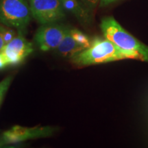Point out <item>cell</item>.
Masks as SVG:
<instances>
[{
  "label": "cell",
  "mask_w": 148,
  "mask_h": 148,
  "mask_svg": "<svg viewBox=\"0 0 148 148\" xmlns=\"http://www.w3.org/2000/svg\"><path fill=\"white\" fill-rule=\"evenodd\" d=\"M65 11L69 12L81 23L88 25L91 21V12L79 0H61Z\"/></svg>",
  "instance_id": "obj_8"
},
{
  "label": "cell",
  "mask_w": 148,
  "mask_h": 148,
  "mask_svg": "<svg viewBox=\"0 0 148 148\" xmlns=\"http://www.w3.org/2000/svg\"><path fill=\"white\" fill-rule=\"evenodd\" d=\"M75 65L83 66L113 62L123 59H137L136 53L124 50L106 39L95 37L91 40V45L71 58Z\"/></svg>",
  "instance_id": "obj_1"
},
{
  "label": "cell",
  "mask_w": 148,
  "mask_h": 148,
  "mask_svg": "<svg viewBox=\"0 0 148 148\" xmlns=\"http://www.w3.org/2000/svg\"><path fill=\"white\" fill-rule=\"evenodd\" d=\"M15 36H16V34L14 29L9 28V27H6V29H5V33H4V36H3L5 45H6L7 43H8L10 40L13 39Z\"/></svg>",
  "instance_id": "obj_12"
},
{
  "label": "cell",
  "mask_w": 148,
  "mask_h": 148,
  "mask_svg": "<svg viewBox=\"0 0 148 148\" xmlns=\"http://www.w3.org/2000/svg\"><path fill=\"white\" fill-rule=\"evenodd\" d=\"M54 129L51 127H25L14 125L3 132L1 141L3 145L21 143L29 139L44 138L52 135Z\"/></svg>",
  "instance_id": "obj_6"
},
{
  "label": "cell",
  "mask_w": 148,
  "mask_h": 148,
  "mask_svg": "<svg viewBox=\"0 0 148 148\" xmlns=\"http://www.w3.org/2000/svg\"><path fill=\"white\" fill-rule=\"evenodd\" d=\"M100 27L104 38L121 49L137 54L140 60L148 62V46L127 32L114 18L107 16L102 18Z\"/></svg>",
  "instance_id": "obj_2"
},
{
  "label": "cell",
  "mask_w": 148,
  "mask_h": 148,
  "mask_svg": "<svg viewBox=\"0 0 148 148\" xmlns=\"http://www.w3.org/2000/svg\"><path fill=\"white\" fill-rule=\"evenodd\" d=\"M57 49H58V53L63 57L71 58L77 53L84 50V49L75 41L73 36H71L70 29H69Z\"/></svg>",
  "instance_id": "obj_9"
},
{
  "label": "cell",
  "mask_w": 148,
  "mask_h": 148,
  "mask_svg": "<svg viewBox=\"0 0 148 148\" xmlns=\"http://www.w3.org/2000/svg\"><path fill=\"white\" fill-rule=\"evenodd\" d=\"M34 51L32 44L25 38L23 34L18 32L16 36L1 49L8 66H15L23 62Z\"/></svg>",
  "instance_id": "obj_7"
},
{
  "label": "cell",
  "mask_w": 148,
  "mask_h": 148,
  "mask_svg": "<svg viewBox=\"0 0 148 148\" xmlns=\"http://www.w3.org/2000/svg\"><path fill=\"white\" fill-rule=\"evenodd\" d=\"M114 0H100V6H105V5H108L109 3L113 2Z\"/></svg>",
  "instance_id": "obj_16"
},
{
  "label": "cell",
  "mask_w": 148,
  "mask_h": 148,
  "mask_svg": "<svg viewBox=\"0 0 148 148\" xmlns=\"http://www.w3.org/2000/svg\"><path fill=\"white\" fill-rule=\"evenodd\" d=\"M12 76H8L0 82V92H6L8 90L11 82H12Z\"/></svg>",
  "instance_id": "obj_13"
},
{
  "label": "cell",
  "mask_w": 148,
  "mask_h": 148,
  "mask_svg": "<svg viewBox=\"0 0 148 148\" xmlns=\"http://www.w3.org/2000/svg\"><path fill=\"white\" fill-rule=\"evenodd\" d=\"M1 145H3V144H2V143H1V140H0V146H1Z\"/></svg>",
  "instance_id": "obj_18"
},
{
  "label": "cell",
  "mask_w": 148,
  "mask_h": 148,
  "mask_svg": "<svg viewBox=\"0 0 148 148\" xmlns=\"http://www.w3.org/2000/svg\"><path fill=\"white\" fill-rule=\"evenodd\" d=\"M8 64H7L6 60L3 56V55L0 52V70L4 69L6 66H8Z\"/></svg>",
  "instance_id": "obj_15"
},
{
  "label": "cell",
  "mask_w": 148,
  "mask_h": 148,
  "mask_svg": "<svg viewBox=\"0 0 148 148\" xmlns=\"http://www.w3.org/2000/svg\"><path fill=\"white\" fill-rule=\"evenodd\" d=\"M32 16L41 25L52 23L65 18L61 0H29Z\"/></svg>",
  "instance_id": "obj_4"
},
{
  "label": "cell",
  "mask_w": 148,
  "mask_h": 148,
  "mask_svg": "<svg viewBox=\"0 0 148 148\" xmlns=\"http://www.w3.org/2000/svg\"><path fill=\"white\" fill-rule=\"evenodd\" d=\"M81 1L92 13V11L97 7L98 3L100 2V0H81Z\"/></svg>",
  "instance_id": "obj_11"
},
{
  "label": "cell",
  "mask_w": 148,
  "mask_h": 148,
  "mask_svg": "<svg viewBox=\"0 0 148 148\" xmlns=\"http://www.w3.org/2000/svg\"><path fill=\"white\" fill-rule=\"evenodd\" d=\"M32 14L29 0H0V23L25 34Z\"/></svg>",
  "instance_id": "obj_3"
},
{
  "label": "cell",
  "mask_w": 148,
  "mask_h": 148,
  "mask_svg": "<svg viewBox=\"0 0 148 148\" xmlns=\"http://www.w3.org/2000/svg\"><path fill=\"white\" fill-rule=\"evenodd\" d=\"M71 36L75 39L77 43L79 44L82 47H84V49L89 47L91 45V40L89 39V38L86 36V34L81 32L80 30L77 29H70Z\"/></svg>",
  "instance_id": "obj_10"
},
{
  "label": "cell",
  "mask_w": 148,
  "mask_h": 148,
  "mask_svg": "<svg viewBox=\"0 0 148 148\" xmlns=\"http://www.w3.org/2000/svg\"><path fill=\"white\" fill-rule=\"evenodd\" d=\"M6 27L3 26V24L2 25L0 24V52H1L2 48L4 47V45H5L3 36H4V33H5V29H6Z\"/></svg>",
  "instance_id": "obj_14"
},
{
  "label": "cell",
  "mask_w": 148,
  "mask_h": 148,
  "mask_svg": "<svg viewBox=\"0 0 148 148\" xmlns=\"http://www.w3.org/2000/svg\"><path fill=\"white\" fill-rule=\"evenodd\" d=\"M69 28L55 23L43 24L35 34L34 39L40 51H48L57 49Z\"/></svg>",
  "instance_id": "obj_5"
},
{
  "label": "cell",
  "mask_w": 148,
  "mask_h": 148,
  "mask_svg": "<svg viewBox=\"0 0 148 148\" xmlns=\"http://www.w3.org/2000/svg\"><path fill=\"white\" fill-rule=\"evenodd\" d=\"M114 1H116V0H114Z\"/></svg>",
  "instance_id": "obj_19"
},
{
  "label": "cell",
  "mask_w": 148,
  "mask_h": 148,
  "mask_svg": "<svg viewBox=\"0 0 148 148\" xmlns=\"http://www.w3.org/2000/svg\"><path fill=\"white\" fill-rule=\"evenodd\" d=\"M5 93V92H0V104H1V101L3 100Z\"/></svg>",
  "instance_id": "obj_17"
},
{
  "label": "cell",
  "mask_w": 148,
  "mask_h": 148,
  "mask_svg": "<svg viewBox=\"0 0 148 148\" xmlns=\"http://www.w3.org/2000/svg\"><path fill=\"white\" fill-rule=\"evenodd\" d=\"M79 1H81V0H79Z\"/></svg>",
  "instance_id": "obj_20"
}]
</instances>
